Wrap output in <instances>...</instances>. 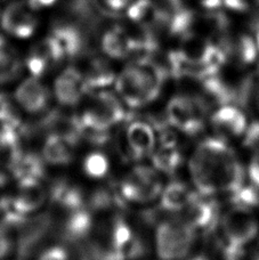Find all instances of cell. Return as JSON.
Masks as SVG:
<instances>
[{
  "mask_svg": "<svg viewBox=\"0 0 259 260\" xmlns=\"http://www.w3.org/2000/svg\"><path fill=\"white\" fill-rule=\"evenodd\" d=\"M246 174L250 184L259 188V151L253 152L251 154Z\"/></svg>",
  "mask_w": 259,
  "mask_h": 260,
  "instance_id": "37",
  "label": "cell"
},
{
  "mask_svg": "<svg viewBox=\"0 0 259 260\" xmlns=\"http://www.w3.org/2000/svg\"><path fill=\"white\" fill-rule=\"evenodd\" d=\"M199 192L194 187L178 180L164 186L160 194V208L163 211L170 213H182L189 203L196 199Z\"/></svg>",
  "mask_w": 259,
  "mask_h": 260,
  "instance_id": "21",
  "label": "cell"
},
{
  "mask_svg": "<svg viewBox=\"0 0 259 260\" xmlns=\"http://www.w3.org/2000/svg\"><path fill=\"white\" fill-rule=\"evenodd\" d=\"M27 2H29L36 9L40 11V9L53 7L54 5L57 3V0H27Z\"/></svg>",
  "mask_w": 259,
  "mask_h": 260,
  "instance_id": "40",
  "label": "cell"
},
{
  "mask_svg": "<svg viewBox=\"0 0 259 260\" xmlns=\"http://www.w3.org/2000/svg\"><path fill=\"white\" fill-rule=\"evenodd\" d=\"M243 145L251 153L259 151V121L249 123L246 134L242 137Z\"/></svg>",
  "mask_w": 259,
  "mask_h": 260,
  "instance_id": "34",
  "label": "cell"
},
{
  "mask_svg": "<svg viewBox=\"0 0 259 260\" xmlns=\"http://www.w3.org/2000/svg\"><path fill=\"white\" fill-rule=\"evenodd\" d=\"M82 169L88 177L92 179H102L109 174L110 161L104 153L99 151L91 152L85 157Z\"/></svg>",
  "mask_w": 259,
  "mask_h": 260,
  "instance_id": "31",
  "label": "cell"
},
{
  "mask_svg": "<svg viewBox=\"0 0 259 260\" xmlns=\"http://www.w3.org/2000/svg\"><path fill=\"white\" fill-rule=\"evenodd\" d=\"M0 14H2V11H0Z\"/></svg>",
  "mask_w": 259,
  "mask_h": 260,
  "instance_id": "45",
  "label": "cell"
},
{
  "mask_svg": "<svg viewBox=\"0 0 259 260\" xmlns=\"http://www.w3.org/2000/svg\"><path fill=\"white\" fill-rule=\"evenodd\" d=\"M22 153L20 133L12 128L0 127V167L9 169Z\"/></svg>",
  "mask_w": 259,
  "mask_h": 260,
  "instance_id": "30",
  "label": "cell"
},
{
  "mask_svg": "<svg viewBox=\"0 0 259 260\" xmlns=\"http://www.w3.org/2000/svg\"><path fill=\"white\" fill-rule=\"evenodd\" d=\"M259 8V0H224L223 11L234 17L250 16Z\"/></svg>",
  "mask_w": 259,
  "mask_h": 260,
  "instance_id": "33",
  "label": "cell"
},
{
  "mask_svg": "<svg viewBox=\"0 0 259 260\" xmlns=\"http://www.w3.org/2000/svg\"><path fill=\"white\" fill-rule=\"evenodd\" d=\"M126 128V157L131 160H141L151 156L156 148L158 136L151 121L137 119L135 114L131 112L127 120Z\"/></svg>",
  "mask_w": 259,
  "mask_h": 260,
  "instance_id": "11",
  "label": "cell"
},
{
  "mask_svg": "<svg viewBox=\"0 0 259 260\" xmlns=\"http://www.w3.org/2000/svg\"><path fill=\"white\" fill-rule=\"evenodd\" d=\"M22 72L18 55L7 39L0 35V85L12 82Z\"/></svg>",
  "mask_w": 259,
  "mask_h": 260,
  "instance_id": "29",
  "label": "cell"
},
{
  "mask_svg": "<svg viewBox=\"0 0 259 260\" xmlns=\"http://www.w3.org/2000/svg\"><path fill=\"white\" fill-rule=\"evenodd\" d=\"M48 197L54 206L63 209L67 213L86 208L87 199L84 191L64 178L54 180L49 187Z\"/></svg>",
  "mask_w": 259,
  "mask_h": 260,
  "instance_id": "18",
  "label": "cell"
},
{
  "mask_svg": "<svg viewBox=\"0 0 259 260\" xmlns=\"http://www.w3.org/2000/svg\"><path fill=\"white\" fill-rule=\"evenodd\" d=\"M7 231L0 225V260L6 257L12 249V241L9 239Z\"/></svg>",
  "mask_w": 259,
  "mask_h": 260,
  "instance_id": "38",
  "label": "cell"
},
{
  "mask_svg": "<svg viewBox=\"0 0 259 260\" xmlns=\"http://www.w3.org/2000/svg\"><path fill=\"white\" fill-rule=\"evenodd\" d=\"M193 187L207 197L231 195L246 183V169L229 142L219 137L202 139L187 162Z\"/></svg>",
  "mask_w": 259,
  "mask_h": 260,
  "instance_id": "1",
  "label": "cell"
},
{
  "mask_svg": "<svg viewBox=\"0 0 259 260\" xmlns=\"http://www.w3.org/2000/svg\"><path fill=\"white\" fill-rule=\"evenodd\" d=\"M38 12L27 0H13L0 14V27L11 38L30 39L40 26Z\"/></svg>",
  "mask_w": 259,
  "mask_h": 260,
  "instance_id": "9",
  "label": "cell"
},
{
  "mask_svg": "<svg viewBox=\"0 0 259 260\" xmlns=\"http://www.w3.org/2000/svg\"><path fill=\"white\" fill-rule=\"evenodd\" d=\"M126 13L129 20L144 30L163 27L168 16L154 0H134Z\"/></svg>",
  "mask_w": 259,
  "mask_h": 260,
  "instance_id": "22",
  "label": "cell"
},
{
  "mask_svg": "<svg viewBox=\"0 0 259 260\" xmlns=\"http://www.w3.org/2000/svg\"><path fill=\"white\" fill-rule=\"evenodd\" d=\"M224 244L246 249L259 235V219L251 208L233 206L220 218Z\"/></svg>",
  "mask_w": 259,
  "mask_h": 260,
  "instance_id": "6",
  "label": "cell"
},
{
  "mask_svg": "<svg viewBox=\"0 0 259 260\" xmlns=\"http://www.w3.org/2000/svg\"><path fill=\"white\" fill-rule=\"evenodd\" d=\"M63 52L50 35L36 44L25 58V67L32 77L41 78L56 65L66 61Z\"/></svg>",
  "mask_w": 259,
  "mask_h": 260,
  "instance_id": "13",
  "label": "cell"
},
{
  "mask_svg": "<svg viewBox=\"0 0 259 260\" xmlns=\"http://www.w3.org/2000/svg\"><path fill=\"white\" fill-rule=\"evenodd\" d=\"M76 145L58 135H48L44 143L43 157L45 162L54 166L71 164L75 157Z\"/></svg>",
  "mask_w": 259,
  "mask_h": 260,
  "instance_id": "25",
  "label": "cell"
},
{
  "mask_svg": "<svg viewBox=\"0 0 259 260\" xmlns=\"http://www.w3.org/2000/svg\"><path fill=\"white\" fill-rule=\"evenodd\" d=\"M192 7L205 13H216L223 9L224 0H189Z\"/></svg>",
  "mask_w": 259,
  "mask_h": 260,
  "instance_id": "36",
  "label": "cell"
},
{
  "mask_svg": "<svg viewBox=\"0 0 259 260\" xmlns=\"http://www.w3.org/2000/svg\"><path fill=\"white\" fill-rule=\"evenodd\" d=\"M255 103H256V106L259 111V82L257 83L256 89H255Z\"/></svg>",
  "mask_w": 259,
  "mask_h": 260,
  "instance_id": "42",
  "label": "cell"
},
{
  "mask_svg": "<svg viewBox=\"0 0 259 260\" xmlns=\"http://www.w3.org/2000/svg\"><path fill=\"white\" fill-rule=\"evenodd\" d=\"M178 216L182 217L197 233L210 232L220 221L218 204L212 197H207L200 193Z\"/></svg>",
  "mask_w": 259,
  "mask_h": 260,
  "instance_id": "14",
  "label": "cell"
},
{
  "mask_svg": "<svg viewBox=\"0 0 259 260\" xmlns=\"http://www.w3.org/2000/svg\"><path fill=\"white\" fill-rule=\"evenodd\" d=\"M153 167L136 166L118 184V189L127 203H150L160 198L164 184Z\"/></svg>",
  "mask_w": 259,
  "mask_h": 260,
  "instance_id": "7",
  "label": "cell"
},
{
  "mask_svg": "<svg viewBox=\"0 0 259 260\" xmlns=\"http://www.w3.org/2000/svg\"><path fill=\"white\" fill-rule=\"evenodd\" d=\"M87 95L104 90L106 87L113 85L117 79L114 70L106 59L102 57L91 58L84 74Z\"/></svg>",
  "mask_w": 259,
  "mask_h": 260,
  "instance_id": "24",
  "label": "cell"
},
{
  "mask_svg": "<svg viewBox=\"0 0 259 260\" xmlns=\"http://www.w3.org/2000/svg\"><path fill=\"white\" fill-rule=\"evenodd\" d=\"M54 95L63 106L72 108L79 104L82 97L87 95L84 73L75 67L64 69L55 79Z\"/></svg>",
  "mask_w": 259,
  "mask_h": 260,
  "instance_id": "15",
  "label": "cell"
},
{
  "mask_svg": "<svg viewBox=\"0 0 259 260\" xmlns=\"http://www.w3.org/2000/svg\"><path fill=\"white\" fill-rule=\"evenodd\" d=\"M166 120L176 132L196 136L206 127L207 105L196 96L175 95L166 108Z\"/></svg>",
  "mask_w": 259,
  "mask_h": 260,
  "instance_id": "5",
  "label": "cell"
},
{
  "mask_svg": "<svg viewBox=\"0 0 259 260\" xmlns=\"http://www.w3.org/2000/svg\"><path fill=\"white\" fill-rule=\"evenodd\" d=\"M163 27L167 38L179 46L197 32V17L192 9H175L168 14Z\"/></svg>",
  "mask_w": 259,
  "mask_h": 260,
  "instance_id": "20",
  "label": "cell"
},
{
  "mask_svg": "<svg viewBox=\"0 0 259 260\" xmlns=\"http://www.w3.org/2000/svg\"><path fill=\"white\" fill-rule=\"evenodd\" d=\"M164 69L150 57L132 59L115 79V90L124 104L138 110L158 100L165 83Z\"/></svg>",
  "mask_w": 259,
  "mask_h": 260,
  "instance_id": "2",
  "label": "cell"
},
{
  "mask_svg": "<svg viewBox=\"0 0 259 260\" xmlns=\"http://www.w3.org/2000/svg\"><path fill=\"white\" fill-rule=\"evenodd\" d=\"M253 34H255L256 41H257V46H258V49H259V24H258V26L255 29V31H253Z\"/></svg>",
  "mask_w": 259,
  "mask_h": 260,
  "instance_id": "44",
  "label": "cell"
},
{
  "mask_svg": "<svg viewBox=\"0 0 259 260\" xmlns=\"http://www.w3.org/2000/svg\"><path fill=\"white\" fill-rule=\"evenodd\" d=\"M134 0H102L104 7L111 12L127 11Z\"/></svg>",
  "mask_w": 259,
  "mask_h": 260,
  "instance_id": "39",
  "label": "cell"
},
{
  "mask_svg": "<svg viewBox=\"0 0 259 260\" xmlns=\"http://www.w3.org/2000/svg\"><path fill=\"white\" fill-rule=\"evenodd\" d=\"M38 260H70V254L63 245H54L44 250Z\"/></svg>",
  "mask_w": 259,
  "mask_h": 260,
  "instance_id": "35",
  "label": "cell"
},
{
  "mask_svg": "<svg viewBox=\"0 0 259 260\" xmlns=\"http://www.w3.org/2000/svg\"><path fill=\"white\" fill-rule=\"evenodd\" d=\"M0 127H6L21 132L23 127L18 111L7 94L0 91Z\"/></svg>",
  "mask_w": 259,
  "mask_h": 260,
  "instance_id": "32",
  "label": "cell"
},
{
  "mask_svg": "<svg viewBox=\"0 0 259 260\" xmlns=\"http://www.w3.org/2000/svg\"><path fill=\"white\" fill-rule=\"evenodd\" d=\"M219 47L223 52L226 65L238 70L255 67L259 59V49L253 31L233 27L220 37Z\"/></svg>",
  "mask_w": 259,
  "mask_h": 260,
  "instance_id": "8",
  "label": "cell"
},
{
  "mask_svg": "<svg viewBox=\"0 0 259 260\" xmlns=\"http://www.w3.org/2000/svg\"><path fill=\"white\" fill-rule=\"evenodd\" d=\"M53 227L54 218L49 211L27 218L17 230V257L24 260L35 256L53 231Z\"/></svg>",
  "mask_w": 259,
  "mask_h": 260,
  "instance_id": "10",
  "label": "cell"
},
{
  "mask_svg": "<svg viewBox=\"0 0 259 260\" xmlns=\"http://www.w3.org/2000/svg\"><path fill=\"white\" fill-rule=\"evenodd\" d=\"M86 208L92 213L109 211L111 209L120 211L127 208V202L120 194L118 185L112 184L110 186L95 189L87 199Z\"/></svg>",
  "mask_w": 259,
  "mask_h": 260,
  "instance_id": "26",
  "label": "cell"
},
{
  "mask_svg": "<svg viewBox=\"0 0 259 260\" xmlns=\"http://www.w3.org/2000/svg\"><path fill=\"white\" fill-rule=\"evenodd\" d=\"M9 171L18 182L23 179H43L46 176V166L43 155L35 152L22 153Z\"/></svg>",
  "mask_w": 259,
  "mask_h": 260,
  "instance_id": "27",
  "label": "cell"
},
{
  "mask_svg": "<svg viewBox=\"0 0 259 260\" xmlns=\"http://www.w3.org/2000/svg\"><path fill=\"white\" fill-rule=\"evenodd\" d=\"M47 195L48 193L40 179H23L18 182L17 193L13 197V203L18 211L29 216V213L43 207Z\"/></svg>",
  "mask_w": 259,
  "mask_h": 260,
  "instance_id": "19",
  "label": "cell"
},
{
  "mask_svg": "<svg viewBox=\"0 0 259 260\" xmlns=\"http://www.w3.org/2000/svg\"><path fill=\"white\" fill-rule=\"evenodd\" d=\"M56 41L67 59L76 58L84 53L86 39L80 27L72 24H58L49 34Z\"/></svg>",
  "mask_w": 259,
  "mask_h": 260,
  "instance_id": "23",
  "label": "cell"
},
{
  "mask_svg": "<svg viewBox=\"0 0 259 260\" xmlns=\"http://www.w3.org/2000/svg\"><path fill=\"white\" fill-rule=\"evenodd\" d=\"M198 233L180 216L161 220L155 230V249L161 260L186 258Z\"/></svg>",
  "mask_w": 259,
  "mask_h": 260,
  "instance_id": "3",
  "label": "cell"
},
{
  "mask_svg": "<svg viewBox=\"0 0 259 260\" xmlns=\"http://www.w3.org/2000/svg\"><path fill=\"white\" fill-rule=\"evenodd\" d=\"M9 184V176L7 174L3 173V171H0V193H2L3 189L5 187H7Z\"/></svg>",
  "mask_w": 259,
  "mask_h": 260,
  "instance_id": "41",
  "label": "cell"
},
{
  "mask_svg": "<svg viewBox=\"0 0 259 260\" xmlns=\"http://www.w3.org/2000/svg\"><path fill=\"white\" fill-rule=\"evenodd\" d=\"M210 127L216 137L229 142L231 139L242 138L249 127L247 114L238 105L221 104L209 117Z\"/></svg>",
  "mask_w": 259,
  "mask_h": 260,
  "instance_id": "12",
  "label": "cell"
},
{
  "mask_svg": "<svg viewBox=\"0 0 259 260\" xmlns=\"http://www.w3.org/2000/svg\"><path fill=\"white\" fill-rule=\"evenodd\" d=\"M89 105L80 115L82 132H110L111 128L124 122L131 117L124 110L118 96L108 90H99L90 94Z\"/></svg>",
  "mask_w": 259,
  "mask_h": 260,
  "instance_id": "4",
  "label": "cell"
},
{
  "mask_svg": "<svg viewBox=\"0 0 259 260\" xmlns=\"http://www.w3.org/2000/svg\"><path fill=\"white\" fill-rule=\"evenodd\" d=\"M14 99L23 110L36 114L47 109L50 94L48 88L43 85L38 78L31 77L18 85L14 92Z\"/></svg>",
  "mask_w": 259,
  "mask_h": 260,
  "instance_id": "17",
  "label": "cell"
},
{
  "mask_svg": "<svg viewBox=\"0 0 259 260\" xmlns=\"http://www.w3.org/2000/svg\"><path fill=\"white\" fill-rule=\"evenodd\" d=\"M150 157L152 167L168 176L175 175L183 165V154L177 145H160Z\"/></svg>",
  "mask_w": 259,
  "mask_h": 260,
  "instance_id": "28",
  "label": "cell"
},
{
  "mask_svg": "<svg viewBox=\"0 0 259 260\" xmlns=\"http://www.w3.org/2000/svg\"><path fill=\"white\" fill-rule=\"evenodd\" d=\"M188 260H210V258L205 256V254H198V256H194L192 258H189Z\"/></svg>",
  "mask_w": 259,
  "mask_h": 260,
  "instance_id": "43",
  "label": "cell"
},
{
  "mask_svg": "<svg viewBox=\"0 0 259 260\" xmlns=\"http://www.w3.org/2000/svg\"><path fill=\"white\" fill-rule=\"evenodd\" d=\"M94 225L92 212L87 208L67 213V218L57 231L62 242L69 245H79L88 239Z\"/></svg>",
  "mask_w": 259,
  "mask_h": 260,
  "instance_id": "16",
  "label": "cell"
}]
</instances>
